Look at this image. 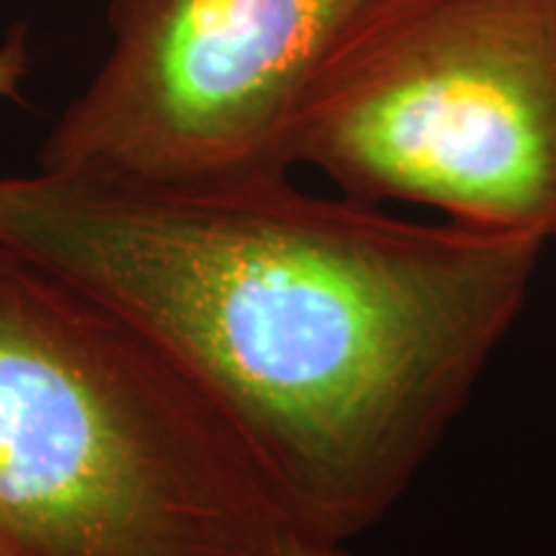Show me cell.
I'll list each match as a JSON object with an SVG mask.
<instances>
[{"label": "cell", "mask_w": 556, "mask_h": 556, "mask_svg": "<svg viewBox=\"0 0 556 556\" xmlns=\"http://www.w3.org/2000/svg\"><path fill=\"white\" fill-rule=\"evenodd\" d=\"M0 245L180 368L289 531L351 544L400 503L523 309L546 240L415 222L291 173H0Z\"/></svg>", "instance_id": "cell-1"}, {"label": "cell", "mask_w": 556, "mask_h": 556, "mask_svg": "<svg viewBox=\"0 0 556 556\" xmlns=\"http://www.w3.org/2000/svg\"><path fill=\"white\" fill-rule=\"evenodd\" d=\"M366 204L556 238V0H379L289 137Z\"/></svg>", "instance_id": "cell-3"}, {"label": "cell", "mask_w": 556, "mask_h": 556, "mask_svg": "<svg viewBox=\"0 0 556 556\" xmlns=\"http://www.w3.org/2000/svg\"><path fill=\"white\" fill-rule=\"evenodd\" d=\"M31 52L26 26L16 24L0 41V101L24 103V88L29 80Z\"/></svg>", "instance_id": "cell-5"}, {"label": "cell", "mask_w": 556, "mask_h": 556, "mask_svg": "<svg viewBox=\"0 0 556 556\" xmlns=\"http://www.w3.org/2000/svg\"><path fill=\"white\" fill-rule=\"evenodd\" d=\"M263 556H358L348 544H332V541L307 539L302 533L283 531Z\"/></svg>", "instance_id": "cell-6"}, {"label": "cell", "mask_w": 556, "mask_h": 556, "mask_svg": "<svg viewBox=\"0 0 556 556\" xmlns=\"http://www.w3.org/2000/svg\"><path fill=\"white\" fill-rule=\"evenodd\" d=\"M379 0H109V50L39 168L144 180L291 173L319 75Z\"/></svg>", "instance_id": "cell-4"}, {"label": "cell", "mask_w": 556, "mask_h": 556, "mask_svg": "<svg viewBox=\"0 0 556 556\" xmlns=\"http://www.w3.org/2000/svg\"><path fill=\"white\" fill-rule=\"evenodd\" d=\"M283 531L180 368L0 245V556H263Z\"/></svg>", "instance_id": "cell-2"}]
</instances>
